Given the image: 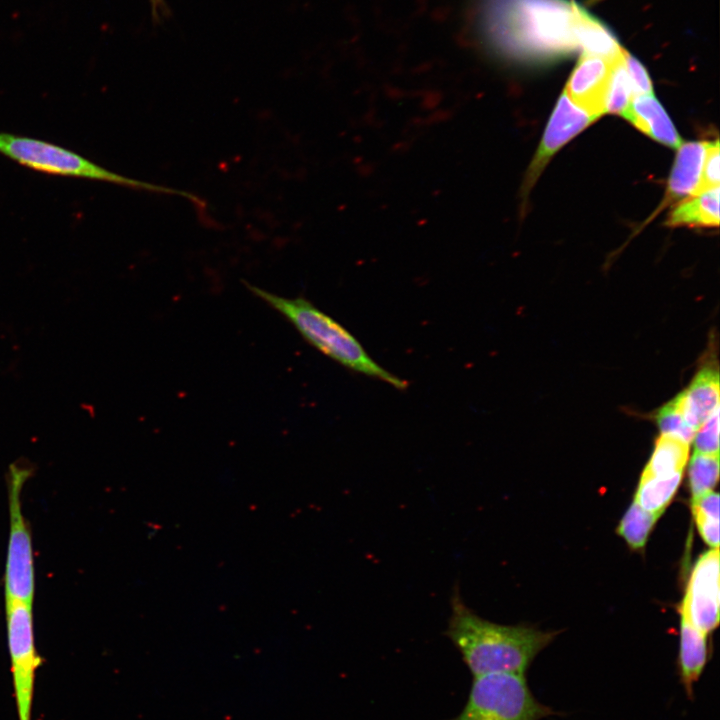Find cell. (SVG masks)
Wrapping results in <instances>:
<instances>
[{"label": "cell", "instance_id": "cell-27", "mask_svg": "<svg viewBox=\"0 0 720 720\" xmlns=\"http://www.w3.org/2000/svg\"><path fill=\"white\" fill-rule=\"evenodd\" d=\"M151 4L153 18H159L165 11L164 0H149Z\"/></svg>", "mask_w": 720, "mask_h": 720}, {"label": "cell", "instance_id": "cell-1", "mask_svg": "<svg viewBox=\"0 0 720 720\" xmlns=\"http://www.w3.org/2000/svg\"><path fill=\"white\" fill-rule=\"evenodd\" d=\"M579 4L568 0H482L480 28L498 52L545 58L579 48L574 35Z\"/></svg>", "mask_w": 720, "mask_h": 720}, {"label": "cell", "instance_id": "cell-4", "mask_svg": "<svg viewBox=\"0 0 720 720\" xmlns=\"http://www.w3.org/2000/svg\"><path fill=\"white\" fill-rule=\"evenodd\" d=\"M0 154L38 172L104 181L153 193L181 196L200 206L204 205L203 201L190 192L125 177L73 151L43 140L0 132Z\"/></svg>", "mask_w": 720, "mask_h": 720}, {"label": "cell", "instance_id": "cell-21", "mask_svg": "<svg viewBox=\"0 0 720 720\" xmlns=\"http://www.w3.org/2000/svg\"><path fill=\"white\" fill-rule=\"evenodd\" d=\"M692 509L699 533L712 548L719 545V495L710 491L692 501Z\"/></svg>", "mask_w": 720, "mask_h": 720}, {"label": "cell", "instance_id": "cell-2", "mask_svg": "<svg viewBox=\"0 0 720 720\" xmlns=\"http://www.w3.org/2000/svg\"><path fill=\"white\" fill-rule=\"evenodd\" d=\"M446 635L475 676L491 673L525 674L534 658L554 638L526 625H502L475 614L458 589L451 596Z\"/></svg>", "mask_w": 720, "mask_h": 720}, {"label": "cell", "instance_id": "cell-25", "mask_svg": "<svg viewBox=\"0 0 720 720\" xmlns=\"http://www.w3.org/2000/svg\"><path fill=\"white\" fill-rule=\"evenodd\" d=\"M623 62L630 80L632 94L635 96L653 94L651 79L644 66L627 51H624Z\"/></svg>", "mask_w": 720, "mask_h": 720}, {"label": "cell", "instance_id": "cell-7", "mask_svg": "<svg viewBox=\"0 0 720 720\" xmlns=\"http://www.w3.org/2000/svg\"><path fill=\"white\" fill-rule=\"evenodd\" d=\"M7 642L18 720H31L35 675L40 666L32 605L5 601Z\"/></svg>", "mask_w": 720, "mask_h": 720}, {"label": "cell", "instance_id": "cell-26", "mask_svg": "<svg viewBox=\"0 0 720 720\" xmlns=\"http://www.w3.org/2000/svg\"><path fill=\"white\" fill-rule=\"evenodd\" d=\"M719 186V141L709 143L699 187L696 193ZM695 193V194H696Z\"/></svg>", "mask_w": 720, "mask_h": 720}, {"label": "cell", "instance_id": "cell-11", "mask_svg": "<svg viewBox=\"0 0 720 720\" xmlns=\"http://www.w3.org/2000/svg\"><path fill=\"white\" fill-rule=\"evenodd\" d=\"M708 141L681 144L668 181L663 205L683 200L696 193L703 170Z\"/></svg>", "mask_w": 720, "mask_h": 720}, {"label": "cell", "instance_id": "cell-6", "mask_svg": "<svg viewBox=\"0 0 720 720\" xmlns=\"http://www.w3.org/2000/svg\"><path fill=\"white\" fill-rule=\"evenodd\" d=\"M30 470L12 464L8 476L9 539L5 566V601L32 605L35 569L31 532L22 512V490Z\"/></svg>", "mask_w": 720, "mask_h": 720}, {"label": "cell", "instance_id": "cell-16", "mask_svg": "<svg viewBox=\"0 0 720 720\" xmlns=\"http://www.w3.org/2000/svg\"><path fill=\"white\" fill-rule=\"evenodd\" d=\"M666 224L671 227H718L719 186L678 202L670 212Z\"/></svg>", "mask_w": 720, "mask_h": 720}, {"label": "cell", "instance_id": "cell-20", "mask_svg": "<svg viewBox=\"0 0 720 720\" xmlns=\"http://www.w3.org/2000/svg\"><path fill=\"white\" fill-rule=\"evenodd\" d=\"M719 477V454L694 452L688 467L692 501L712 491Z\"/></svg>", "mask_w": 720, "mask_h": 720}, {"label": "cell", "instance_id": "cell-17", "mask_svg": "<svg viewBox=\"0 0 720 720\" xmlns=\"http://www.w3.org/2000/svg\"><path fill=\"white\" fill-rule=\"evenodd\" d=\"M689 444L661 434L643 473L652 476H671L682 473L688 460Z\"/></svg>", "mask_w": 720, "mask_h": 720}, {"label": "cell", "instance_id": "cell-24", "mask_svg": "<svg viewBox=\"0 0 720 720\" xmlns=\"http://www.w3.org/2000/svg\"><path fill=\"white\" fill-rule=\"evenodd\" d=\"M693 439L695 452L719 454V407L700 426Z\"/></svg>", "mask_w": 720, "mask_h": 720}, {"label": "cell", "instance_id": "cell-13", "mask_svg": "<svg viewBox=\"0 0 720 720\" xmlns=\"http://www.w3.org/2000/svg\"><path fill=\"white\" fill-rule=\"evenodd\" d=\"M683 409L687 422L697 432L719 407V373L716 367H702L689 388L683 391Z\"/></svg>", "mask_w": 720, "mask_h": 720}, {"label": "cell", "instance_id": "cell-9", "mask_svg": "<svg viewBox=\"0 0 720 720\" xmlns=\"http://www.w3.org/2000/svg\"><path fill=\"white\" fill-rule=\"evenodd\" d=\"M595 119L597 117L577 106L565 93L561 95L529 167L525 184L527 189L537 180L551 157Z\"/></svg>", "mask_w": 720, "mask_h": 720}, {"label": "cell", "instance_id": "cell-12", "mask_svg": "<svg viewBox=\"0 0 720 720\" xmlns=\"http://www.w3.org/2000/svg\"><path fill=\"white\" fill-rule=\"evenodd\" d=\"M622 116L661 144L671 148L682 144L671 119L653 94L634 96Z\"/></svg>", "mask_w": 720, "mask_h": 720}, {"label": "cell", "instance_id": "cell-8", "mask_svg": "<svg viewBox=\"0 0 720 720\" xmlns=\"http://www.w3.org/2000/svg\"><path fill=\"white\" fill-rule=\"evenodd\" d=\"M680 614L708 635L719 622V550L702 554L691 573Z\"/></svg>", "mask_w": 720, "mask_h": 720}, {"label": "cell", "instance_id": "cell-19", "mask_svg": "<svg viewBox=\"0 0 720 720\" xmlns=\"http://www.w3.org/2000/svg\"><path fill=\"white\" fill-rule=\"evenodd\" d=\"M658 518V515L643 509L633 501L623 516L617 532L632 549H642Z\"/></svg>", "mask_w": 720, "mask_h": 720}, {"label": "cell", "instance_id": "cell-18", "mask_svg": "<svg viewBox=\"0 0 720 720\" xmlns=\"http://www.w3.org/2000/svg\"><path fill=\"white\" fill-rule=\"evenodd\" d=\"M681 479L682 473L664 477L642 473L634 501L660 516L675 495Z\"/></svg>", "mask_w": 720, "mask_h": 720}, {"label": "cell", "instance_id": "cell-14", "mask_svg": "<svg viewBox=\"0 0 720 720\" xmlns=\"http://www.w3.org/2000/svg\"><path fill=\"white\" fill-rule=\"evenodd\" d=\"M708 659L707 635L681 615L679 673L681 683L689 697L693 696L694 686L702 675Z\"/></svg>", "mask_w": 720, "mask_h": 720}, {"label": "cell", "instance_id": "cell-22", "mask_svg": "<svg viewBox=\"0 0 720 720\" xmlns=\"http://www.w3.org/2000/svg\"><path fill=\"white\" fill-rule=\"evenodd\" d=\"M683 395V392L679 393L662 406L656 413V422L662 434L690 444L696 431L686 420L683 409Z\"/></svg>", "mask_w": 720, "mask_h": 720}, {"label": "cell", "instance_id": "cell-5", "mask_svg": "<svg viewBox=\"0 0 720 720\" xmlns=\"http://www.w3.org/2000/svg\"><path fill=\"white\" fill-rule=\"evenodd\" d=\"M553 714L535 698L525 674L491 673L473 677L464 708L449 720H540Z\"/></svg>", "mask_w": 720, "mask_h": 720}, {"label": "cell", "instance_id": "cell-23", "mask_svg": "<svg viewBox=\"0 0 720 720\" xmlns=\"http://www.w3.org/2000/svg\"><path fill=\"white\" fill-rule=\"evenodd\" d=\"M632 95L630 80L622 56L614 63L611 71L606 95L605 112L622 116L633 98Z\"/></svg>", "mask_w": 720, "mask_h": 720}, {"label": "cell", "instance_id": "cell-15", "mask_svg": "<svg viewBox=\"0 0 720 720\" xmlns=\"http://www.w3.org/2000/svg\"><path fill=\"white\" fill-rule=\"evenodd\" d=\"M578 47L584 54L616 61L623 56L624 49L609 28L579 5L574 27Z\"/></svg>", "mask_w": 720, "mask_h": 720}, {"label": "cell", "instance_id": "cell-3", "mask_svg": "<svg viewBox=\"0 0 720 720\" xmlns=\"http://www.w3.org/2000/svg\"><path fill=\"white\" fill-rule=\"evenodd\" d=\"M244 284L254 295L289 320L320 352L357 373L384 381L400 390L407 388L405 380L379 365L346 328L307 299L285 298L250 283Z\"/></svg>", "mask_w": 720, "mask_h": 720}, {"label": "cell", "instance_id": "cell-10", "mask_svg": "<svg viewBox=\"0 0 720 720\" xmlns=\"http://www.w3.org/2000/svg\"><path fill=\"white\" fill-rule=\"evenodd\" d=\"M616 61L583 54L569 77L564 93L577 106L598 118L605 113L609 80Z\"/></svg>", "mask_w": 720, "mask_h": 720}]
</instances>
